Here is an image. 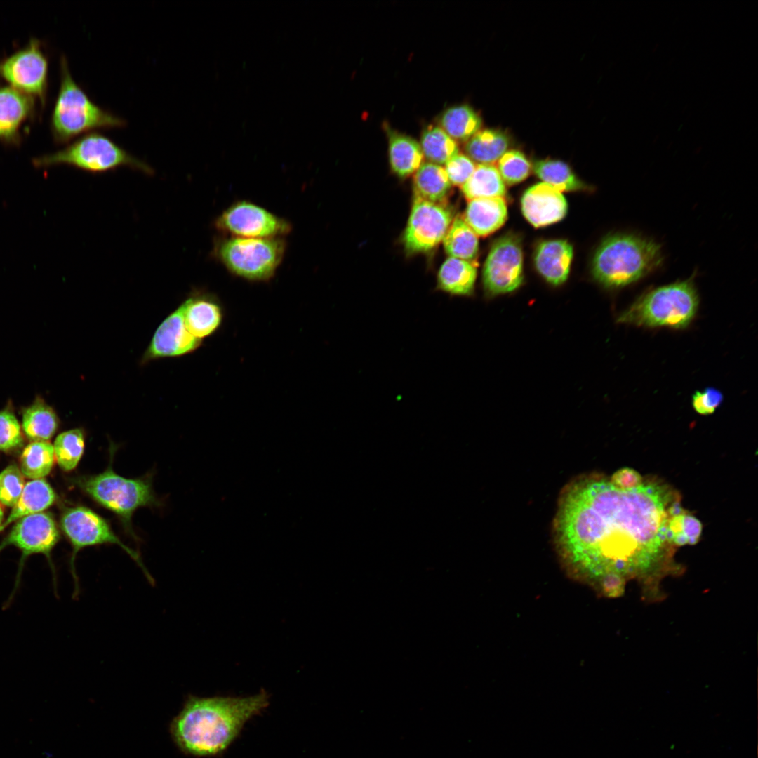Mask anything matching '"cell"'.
Here are the masks:
<instances>
[{"label": "cell", "mask_w": 758, "mask_h": 758, "mask_svg": "<svg viewBox=\"0 0 758 758\" xmlns=\"http://www.w3.org/2000/svg\"><path fill=\"white\" fill-rule=\"evenodd\" d=\"M667 493L656 484L622 490L610 481L579 477L563 489L554 543L567 576L597 592L612 578L649 573L668 543Z\"/></svg>", "instance_id": "obj_1"}, {"label": "cell", "mask_w": 758, "mask_h": 758, "mask_svg": "<svg viewBox=\"0 0 758 758\" xmlns=\"http://www.w3.org/2000/svg\"><path fill=\"white\" fill-rule=\"evenodd\" d=\"M268 702L265 691L247 697H190L171 724L172 736L186 753L196 756L219 754Z\"/></svg>", "instance_id": "obj_2"}, {"label": "cell", "mask_w": 758, "mask_h": 758, "mask_svg": "<svg viewBox=\"0 0 758 758\" xmlns=\"http://www.w3.org/2000/svg\"><path fill=\"white\" fill-rule=\"evenodd\" d=\"M663 261L661 246L634 234L617 233L605 238L592 261L594 278L602 286H626L656 270Z\"/></svg>", "instance_id": "obj_3"}, {"label": "cell", "mask_w": 758, "mask_h": 758, "mask_svg": "<svg viewBox=\"0 0 758 758\" xmlns=\"http://www.w3.org/2000/svg\"><path fill=\"white\" fill-rule=\"evenodd\" d=\"M124 119L95 104L73 79L65 56L60 60V85L51 115L54 140L65 143L95 130L122 128Z\"/></svg>", "instance_id": "obj_4"}, {"label": "cell", "mask_w": 758, "mask_h": 758, "mask_svg": "<svg viewBox=\"0 0 758 758\" xmlns=\"http://www.w3.org/2000/svg\"><path fill=\"white\" fill-rule=\"evenodd\" d=\"M699 304L693 278L653 288L637 298L618 322L645 327H686Z\"/></svg>", "instance_id": "obj_5"}, {"label": "cell", "mask_w": 758, "mask_h": 758, "mask_svg": "<svg viewBox=\"0 0 758 758\" xmlns=\"http://www.w3.org/2000/svg\"><path fill=\"white\" fill-rule=\"evenodd\" d=\"M36 168L58 165L73 166L91 173H102L126 166L147 175L153 168L136 158L105 135L88 133L66 147L32 160Z\"/></svg>", "instance_id": "obj_6"}, {"label": "cell", "mask_w": 758, "mask_h": 758, "mask_svg": "<svg viewBox=\"0 0 758 758\" xmlns=\"http://www.w3.org/2000/svg\"><path fill=\"white\" fill-rule=\"evenodd\" d=\"M286 249L282 237H221L215 239L212 255L232 274L251 281L274 277Z\"/></svg>", "instance_id": "obj_7"}, {"label": "cell", "mask_w": 758, "mask_h": 758, "mask_svg": "<svg viewBox=\"0 0 758 758\" xmlns=\"http://www.w3.org/2000/svg\"><path fill=\"white\" fill-rule=\"evenodd\" d=\"M112 463L111 460L102 472L78 477L74 482L96 503L114 513L125 528L132 531L133 513L142 507L157 506L158 501L149 481L121 476L114 471Z\"/></svg>", "instance_id": "obj_8"}, {"label": "cell", "mask_w": 758, "mask_h": 758, "mask_svg": "<svg viewBox=\"0 0 758 758\" xmlns=\"http://www.w3.org/2000/svg\"><path fill=\"white\" fill-rule=\"evenodd\" d=\"M60 527L72 547L70 568L74 582V595L79 592L74 561L81 549L94 545L114 544L121 547L141 568L150 583L153 578L139 554L126 545L113 531L109 524L91 508L77 505L66 508L60 518Z\"/></svg>", "instance_id": "obj_9"}, {"label": "cell", "mask_w": 758, "mask_h": 758, "mask_svg": "<svg viewBox=\"0 0 758 758\" xmlns=\"http://www.w3.org/2000/svg\"><path fill=\"white\" fill-rule=\"evenodd\" d=\"M214 226L227 236L244 238L281 237L292 229L286 220L248 201H237L225 209Z\"/></svg>", "instance_id": "obj_10"}, {"label": "cell", "mask_w": 758, "mask_h": 758, "mask_svg": "<svg viewBox=\"0 0 758 758\" xmlns=\"http://www.w3.org/2000/svg\"><path fill=\"white\" fill-rule=\"evenodd\" d=\"M482 279L486 293L496 295L512 292L523 282V252L520 238L503 235L493 244L486 259Z\"/></svg>", "instance_id": "obj_11"}, {"label": "cell", "mask_w": 758, "mask_h": 758, "mask_svg": "<svg viewBox=\"0 0 758 758\" xmlns=\"http://www.w3.org/2000/svg\"><path fill=\"white\" fill-rule=\"evenodd\" d=\"M451 210L441 203L414 197L403 241L409 253L431 251L443 241L451 222Z\"/></svg>", "instance_id": "obj_12"}, {"label": "cell", "mask_w": 758, "mask_h": 758, "mask_svg": "<svg viewBox=\"0 0 758 758\" xmlns=\"http://www.w3.org/2000/svg\"><path fill=\"white\" fill-rule=\"evenodd\" d=\"M0 77L11 86L29 95L46 100L48 60L39 40L32 39L22 48L0 61Z\"/></svg>", "instance_id": "obj_13"}, {"label": "cell", "mask_w": 758, "mask_h": 758, "mask_svg": "<svg viewBox=\"0 0 758 758\" xmlns=\"http://www.w3.org/2000/svg\"><path fill=\"white\" fill-rule=\"evenodd\" d=\"M59 539L60 533L55 521L48 512L32 514L15 523L0 544V551L8 545H14L22 552L13 594L19 585L23 564L31 554H42L46 557L53 571V579L55 580L51 552Z\"/></svg>", "instance_id": "obj_14"}, {"label": "cell", "mask_w": 758, "mask_h": 758, "mask_svg": "<svg viewBox=\"0 0 758 758\" xmlns=\"http://www.w3.org/2000/svg\"><path fill=\"white\" fill-rule=\"evenodd\" d=\"M201 342L187 331L180 305L159 324L143 354L142 361L187 354L198 348Z\"/></svg>", "instance_id": "obj_15"}, {"label": "cell", "mask_w": 758, "mask_h": 758, "mask_svg": "<svg viewBox=\"0 0 758 758\" xmlns=\"http://www.w3.org/2000/svg\"><path fill=\"white\" fill-rule=\"evenodd\" d=\"M521 205L524 216L536 227L561 220L568 209L566 200L561 192L544 182L537 183L526 190L521 197Z\"/></svg>", "instance_id": "obj_16"}, {"label": "cell", "mask_w": 758, "mask_h": 758, "mask_svg": "<svg viewBox=\"0 0 758 758\" xmlns=\"http://www.w3.org/2000/svg\"><path fill=\"white\" fill-rule=\"evenodd\" d=\"M181 306L187 331L200 340L213 335L222 323V307L212 294L195 292Z\"/></svg>", "instance_id": "obj_17"}, {"label": "cell", "mask_w": 758, "mask_h": 758, "mask_svg": "<svg viewBox=\"0 0 758 758\" xmlns=\"http://www.w3.org/2000/svg\"><path fill=\"white\" fill-rule=\"evenodd\" d=\"M33 97L12 86L0 87V140L8 145L20 141V130L32 114Z\"/></svg>", "instance_id": "obj_18"}, {"label": "cell", "mask_w": 758, "mask_h": 758, "mask_svg": "<svg viewBox=\"0 0 758 758\" xmlns=\"http://www.w3.org/2000/svg\"><path fill=\"white\" fill-rule=\"evenodd\" d=\"M573 255V247L568 241H543L538 244L534 251V265L547 282L560 285L568 279Z\"/></svg>", "instance_id": "obj_19"}, {"label": "cell", "mask_w": 758, "mask_h": 758, "mask_svg": "<svg viewBox=\"0 0 758 758\" xmlns=\"http://www.w3.org/2000/svg\"><path fill=\"white\" fill-rule=\"evenodd\" d=\"M507 216L503 197L470 200L463 220L477 236L485 237L499 229Z\"/></svg>", "instance_id": "obj_20"}, {"label": "cell", "mask_w": 758, "mask_h": 758, "mask_svg": "<svg viewBox=\"0 0 758 758\" xmlns=\"http://www.w3.org/2000/svg\"><path fill=\"white\" fill-rule=\"evenodd\" d=\"M21 427L31 441H48L60 426V419L54 408L41 395L21 408Z\"/></svg>", "instance_id": "obj_21"}, {"label": "cell", "mask_w": 758, "mask_h": 758, "mask_svg": "<svg viewBox=\"0 0 758 758\" xmlns=\"http://www.w3.org/2000/svg\"><path fill=\"white\" fill-rule=\"evenodd\" d=\"M388 154L391 168L398 176H409L423 163L420 144L411 137L387 128Z\"/></svg>", "instance_id": "obj_22"}, {"label": "cell", "mask_w": 758, "mask_h": 758, "mask_svg": "<svg viewBox=\"0 0 758 758\" xmlns=\"http://www.w3.org/2000/svg\"><path fill=\"white\" fill-rule=\"evenodd\" d=\"M55 499V491L46 480L41 479L27 482L20 498L12 507L7 519L0 525V532L14 521L43 512L51 507Z\"/></svg>", "instance_id": "obj_23"}, {"label": "cell", "mask_w": 758, "mask_h": 758, "mask_svg": "<svg viewBox=\"0 0 758 758\" xmlns=\"http://www.w3.org/2000/svg\"><path fill=\"white\" fill-rule=\"evenodd\" d=\"M477 268L472 261L448 257L437 274V288L453 295H470L474 288Z\"/></svg>", "instance_id": "obj_24"}, {"label": "cell", "mask_w": 758, "mask_h": 758, "mask_svg": "<svg viewBox=\"0 0 758 758\" xmlns=\"http://www.w3.org/2000/svg\"><path fill=\"white\" fill-rule=\"evenodd\" d=\"M510 137L501 129L480 130L465 145L466 155L479 164H492L507 152Z\"/></svg>", "instance_id": "obj_25"}, {"label": "cell", "mask_w": 758, "mask_h": 758, "mask_svg": "<svg viewBox=\"0 0 758 758\" xmlns=\"http://www.w3.org/2000/svg\"><path fill=\"white\" fill-rule=\"evenodd\" d=\"M451 184L444 168L430 162H423L413 175L415 197L431 202L441 203L448 194Z\"/></svg>", "instance_id": "obj_26"}, {"label": "cell", "mask_w": 758, "mask_h": 758, "mask_svg": "<svg viewBox=\"0 0 758 758\" xmlns=\"http://www.w3.org/2000/svg\"><path fill=\"white\" fill-rule=\"evenodd\" d=\"M439 126L456 141H467L481 130L479 114L468 105L447 108L439 118Z\"/></svg>", "instance_id": "obj_27"}, {"label": "cell", "mask_w": 758, "mask_h": 758, "mask_svg": "<svg viewBox=\"0 0 758 758\" xmlns=\"http://www.w3.org/2000/svg\"><path fill=\"white\" fill-rule=\"evenodd\" d=\"M467 199L503 197L506 193L505 182L497 168L493 164H478L469 178L460 187Z\"/></svg>", "instance_id": "obj_28"}, {"label": "cell", "mask_w": 758, "mask_h": 758, "mask_svg": "<svg viewBox=\"0 0 758 758\" xmlns=\"http://www.w3.org/2000/svg\"><path fill=\"white\" fill-rule=\"evenodd\" d=\"M442 241L448 257L472 261L478 253V236L462 217L453 220Z\"/></svg>", "instance_id": "obj_29"}, {"label": "cell", "mask_w": 758, "mask_h": 758, "mask_svg": "<svg viewBox=\"0 0 758 758\" xmlns=\"http://www.w3.org/2000/svg\"><path fill=\"white\" fill-rule=\"evenodd\" d=\"M55 460L53 446L49 441H31L21 453L19 467L24 477L41 479L50 473Z\"/></svg>", "instance_id": "obj_30"}, {"label": "cell", "mask_w": 758, "mask_h": 758, "mask_svg": "<svg viewBox=\"0 0 758 758\" xmlns=\"http://www.w3.org/2000/svg\"><path fill=\"white\" fill-rule=\"evenodd\" d=\"M533 169L536 175L546 183L559 192L584 190L583 184L565 162L555 159H540L534 162Z\"/></svg>", "instance_id": "obj_31"}, {"label": "cell", "mask_w": 758, "mask_h": 758, "mask_svg": "<svg viewBox=\"0 0 758 758\" xmlns=\"http://www.w3.org/2000/svg\"><path fill=\"white\" fill-rule=\"evenodd\" d=\"M420 147L428 162L445 165L458 153L457 142L439 126L430 125L423 131Z\"/></svg>", "instance_id": "obj_32"}, {"label": "cell", "mask_w": 758, "mask_h": 758, "mask_svg": "<svg viewBox=\"0 0 758 758\" xmlns=\"http://www.w3.org/2000/svg\"><path fill=\"white\" fill-rule=\"evenodd\" d=\"M53 446L58 465L62 470L69 472L76 468L83 456L84 431L81 428L65 431L57 436Z\"/></svg>", "instance_id": "obj_33"}, {"label": "cell", "mask_w": 758, "mask_h": 758, "mask_svg": "<svg viewBox=\"0 0 758 758\" xmlns=\"http://www.w3.org/2000/svg\"><path fill=\"white\" fill-rule=\"evenodd\" d=\"M23 442L22 427L9 400L0 410V451L11 452L20 448Z\"/></svg>", "instance_id": "obj_34"}, {"label": "cell", "mask_w": 758, "mask_h": 758, "mask_svg": "<svg viewBox=\"0 0 758 758\" xmlns=\"http://www.w3.org/2000/svg\"><path fill=\"white\" fill-rule=\"evenodd\" d=\"M497 169L504 182L514 185L529 175L531 165L523 152L512 149L507 151L499 159Z\"/></svg>", "instance_id": "obj_35"}, {"label": "cell", "mask_w": 758, "mask_h": 758, "mask_svg": "<svg viewBox=\"0 0 758 758\" xmlns=\"http://www.w3.org/2000/svg\"><path fill=\"white\" fill-rule=\"evenodd\" d=\"M25 484L20 467L14 463L7 466L0 472V503L13 507L20 498Z\"/></svg>", "instance_id": "obj_36"}, {"label": "cell", "mask_w": 758, "mask_h": 758, "mask_svg": "<svg viewBox=\"0 0 758 758\" xmlns=\"http://www.w3.org/2000/svg\"><path fill=\"white\" fill-rule=\"evenodd\" d=\"M476 166L469 157L458 152L444 168L451 184L461 187L469 180Z\"/></svg>", "instance_id": "obj_37"}, {"label": "cell", "mask_w": 758, "mask_h": 758, "mask_svg": "<svg viewBox=\"0 0 758 758\" xmlns=\"http://www.w3.org/2000/svg\"><path fill=\"white\" fill-rule=\"evenodd\" d=\"M724 399L722 393L714 387H706L703 391H696L692 397V404L695 411L701 415L713 413L722 404Z\"/></svg>", "instance_id": "obj_38"}, {"label": "cell", "mask_w": 758, "mask_h": 758, "mask_svg": "<svg viewBox=\"0 0 758 758\" xmlns=\"http://www.w3.org/2000/svg\"><path fill=\"white\" fill-rule=\"evenodd\" d=\"M610 481L613 485L622 490L634 489L644 484L641 474L630 467H623L615 472Z\"/></svg>", "instance_id": "obj_39"}, {"label": "cell", "mask_w": 758, "mask_h": 758, "mask_svg": "<svg viewBox=\"0 0 758 758\" xmlns=\"http://www.w3.org/2000/svg\"><path fill=\"white\" fill-rule=\"evenodd\" d=\"M702 533L701 522L695 517L683 513L681 524V536L683 545L696 544Z\"/></svg>", "instance_id": "obj_40"}, {"label": "cell", "mask_w": 758, "mask_h": 758, "mask_svg": "<svg viewBox=\"0 0 758 758\" xmlns=\"http://www.w3.org/2000/svg\"><path fill=\"white\" fill-rule=\"evenodd\" d=\"M3 520H4V512H3V510H2L1 507L0 506V525L3 523Z\"/></svg>", "instance_id": "obj_41"}]
</instances>
